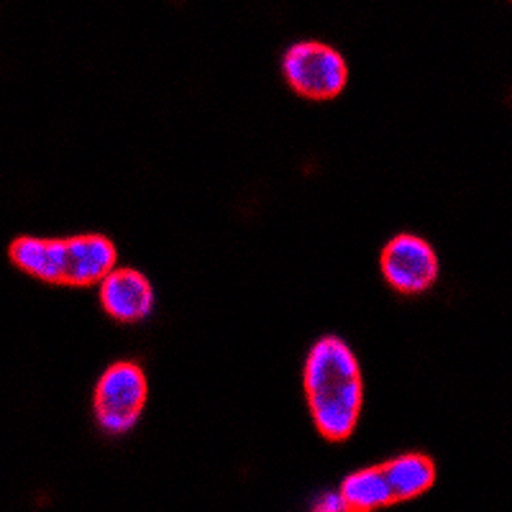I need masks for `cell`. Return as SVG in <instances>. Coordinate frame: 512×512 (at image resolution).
Returning a JSON list of instances; mask_svg holds the SVG:
<instances>
[{
  "mask_svg": "<svg viewBox=\"0 0 512 512\" xmlns=\"http://www.w3.org/2000/svg\"><path fill=\"white\" fill-rule=\"evenodd\" d=\"M384 474L390 479L395 502H410L425 495L436 484V464L425 454H402L384 461Z\"/></svg>",
  "mask_w": 512,
  "mask_h": 512,
  "instance_id": "cell-8",
  "label": "cell"
},
{
  "mask_svg": "<svg viewBox=\"0 0 512 512\" xmlns=\"http://www.w3.org/2000/svg\"><path fill=\"white\" fill-rule=\"evenodd\" d=\"M100 305L118 323H139L154 310V287L144 272L116 267L100 282Z\"/></svg>",
  "mask_w": 512,
  "mask_h": 512,
  "instance_id": "cell-6",
  "label": "cell"
},
{
  "mask_svg": "<svg viewBox=\"0 0 512 512\" xmlns=\"http://www.w3.org/2000/svg\"><path fill=\"white\" fill-rule=\"evenodd\" d=\"M379 269L392 290L402 295H420L436 285L441 264L436 249L423 236L405 231L384 244L379 254Z\"/></svg>",
  "mask_w": 512,
  "mask_h": 512,
  "instance_id": "cell-5",
  "label": "cell"
},
{
  "mask_svg": "<svg viewBox=\"0 0 512 512\" xmlns=\"http://www.w3.org/2000/svg\"><path fill=\"white\" fill-rule=\"evenodd\" d=\"M8 256L21 272L41 282L90 287L116 269L118 249L103 233H77L67 239L18 236L8 246Z\"/></svg>",
  "mask_w": 512,
  "mask_h": 512,
  "instance_id": "cell-2",
  "label": "cell"
},
{
  "mask_svg": "<svg viewBox=\"0 0 512 512\" xmlns=\"http://www.w3.org/2000/svg\"><path fill=\"white\" fill-rule=\"evenodd\" d=\"M310 512H346L344 502H341V497H338V492H326V495H320L318 500H315L313 510Z\"/></svg>",
  "mask_w": 512,
  "mask_h": 512,
  "instance_id": "cell-9",
  "label": "cell"
},
{
  "mask_svg": "<svg viewBox=\"0 0 512 512\" xmlns=\"http://www.w3.org/2000/svg\"><path fill=\"white\" fill-rule=\"evenodd\" d=\"M146 400H149V379L139 361H113L95 382V420L105 433L121 436L139 423Z\"/></svg>",
  "mask_w": 512,
  "mask_h": 512,
  "instance_id": "cell-3",
  "label": "cell"
},
{
  "mask_svg": "<svg viewBox=\"0 0 512 512\" xmlns=\"http://www.w3.org/2000/svg\"><path fill=\"white\" fill-rule=\"evenodd\" d=\"M310 418L326 441H346L364 408V377L354 349L341 336H323L310 346L303 367Z\"/></svg>",
  "mask_w": 512,
  "mask_h": 512,
  "instance_id": "cell-1",
  "label": "cell"
},
{
  "mask_svg": "<svg viewBox=\"0 0 512 512\" xmlns=\"http://www.w3.org/2000/svg\"><path fill=\"white\" fill-rule=\"evenodd\" d=\"M336 492L344 502L346 512H377L384 510V507L397 505L382 464L349 474Z\"/></svg>",
  "mask_w": 512,
  "mask_h": 512,
  "instance_id": "cell-7",
  "label": "cell"
},
{
  "mask_svg": "<svg viewBox=\"0 0 512 512\" xmlns=\"http://www.w3.org/2000/svg\"><path fill=\"white\" fill-rule=\"evenodd\" d=\"M282 75L297 95L308 100H331L344 93L349 62L326 41L303 39L290 44L282 54Z\"/></svg>",
  "mask_w": 512,
  "mask_h": 512,
  "instance_id": "cell-4",
  "label": "cell"
}]
</instances>
